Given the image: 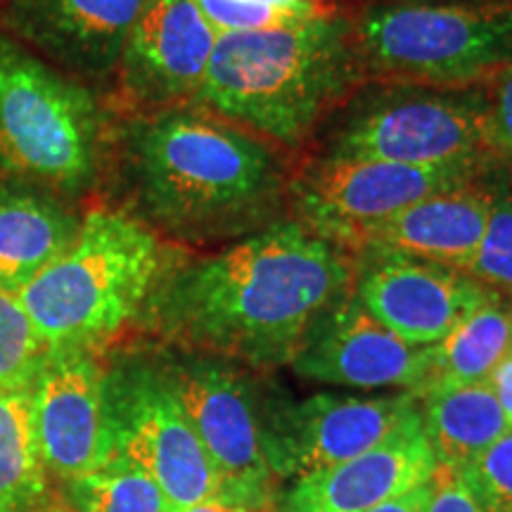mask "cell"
Returning a JSON list of instances; mask_svg holds the SVG:
<instances>
[{
	"instance_id": "6da1fadb",
	"label": "cell",
	"mask_w": 512,
	"mask_h": 512,
	"mask_svg": "<svg viewBox=\"0 0 512 512\" xmlns=\"http://www.w3.org/2000/svg\"><path fill=\"white\" fill-rule=\"evenodd\" d=\"M347 249L278 221L157 280L147 311L190 354L252 368L292 363L311 325L354 292Z\"/></svg>"
},
{
	"instance_id": "7a4b0ae2",
	"label": "cell",
	"mask_w": 512,
	"mask_h": 512,
	"mask_svg": "<svg viewBox=\"0 0 512 512\" xmlns=\"http://www.w3.org/2000/svg\"><path fill=\"white\" fill-rule=\"evenodd\" d=\"M126 174L140 214L192 245L273 226L290 197L266 140L202 110H166L128 124Z\"/></svg>"
},
{
	"instance_id": "3957f363",
	"label": "cell",
	"mask_w": 512,
	"mask_h": 512,
	"mask_svg": "<svg viewBox=\"0 0 512 512\" xmlns=\"http://www.w3.org/2000/svg\"><path fill=\"white\" fill-rule=\"evenodd\" d=\"M358 86L349 17L216 34L195 105L266 143L294 147Z\"/></svg>"
},
{
	"instance_id": "277c9868",
	"label": "cell",
	"mask_w": 512,
	"mask_h": 512,
	"mask_svg": "<svg viewBox=\"0 0 512 512\" xmlns=\"http://www.w3.org/2000/svg\"><path fill=\"white\" fill-rule=\"evenodd\" d=\"M164 271L162 242L147 223L93 209L74 245L17 297L50 351H95L147 304Z\"/></svg>"
},
{
	"instance_id": "5b68a950",
	"label": "cell",
	"mask_w": 512,
	"mask_h": 512,
	"mask_svg": "<svg viewBox=\"0 0 512 512\" xmlns=\"http://www.w3.org/2000/svg\"><path fill=\"white\" fill-rule=\"evenodd\" d=\"M349 41L358 83L472 88L512 64V0L363 5Z\"/></svg>"
},
{
	"instance_id": "8992f818",
	"label": "cell",
	"mask_w": 512,
	"mask_h": 512,
	"mask_svg": "<svg viewBox=\"0 0 512 512\" xmlns=\"http://www.w3.org/2000/svg\"><path fill=\"white\" fill-rule=\"evenodd\" d=\"M98 162L91 91L0 29V178L72 197L91 188Z\"/></svg>"
},
{
	"instance_id": "52a82bcc",
	"label": "cell",
	"mask_w": 512,
	"mask_h": 512,
	"mask_svg": "<svg viewBox=\"0 0 512 512\" xmlns=\"http://www.w3.org/2000/svg\"><path fill=\"white\" fill-rule=\"evenodd\" d=\"M351 105L325 145L330 159H375L420 169H496L477 88L382 86Z\"/></svg>"
},
{
	"instance_id": "ba28073f",
	"label": "cell",
	"mask_w": 512,
	"mask_h": 512,
	"mask_svg": "<svg viewBox=\"0 0 512 512\" xmlns=\"http://www.w3.org/2000/svg\"><path fill=\"white\" fill-rule=\"evenodd\" d=\"M112 451L147 472L169 512L219 498L221 484L162 368L128 361L105 370Z\"/></svg>"
},
{
	"instance_id": "9c48e42d",
	"label": "cell",
	"mask_w": 512,
	"mask_h": 512,
	"mask_svg": "<svg viewBox=\"0 0 512 512\" xmlns=\"http://www.w3.org/2000/svg\"><path fill=\"white\" fill-rule=\"evenodd\" d=\"M176 401L219 475V498L245 508H271L273 470L266 425L238 370L214 356L188 354L162 366Z\"/></svg>"
},
{
	"instance_id": "30bf717a",
	"label": "cell",
	"mask_w": 512,
	"mask_h": 512,
	"mask_svg": "<svg viewBox=\"0 0 512 512\" xmlns=\"http://www.w3.org/2000/svg\"><path fill=\"white\" fill-rule=\"evenodd\" d=\"M489 174L320 157L290 183L299 223L342 249H361L382 223L437 192Z\"/></svg>"
},
{
	"instance_id": "8fae6325",
	"label": "cell",
	"mask_w": 512,
	"mask_h": 512,
	"mask_svg": "<svg viewBox=\"0 0 512 512\" xmlns=\"http://www.w3.org/2000/svg\"><path fill=\"white\" fill-rule=\"evenodd\" d=\"M420 413L411 392L380 399L316 394L266 425L268 463L280 477L316 475L382 444Z\"/></svg>"
},
{
	"instance_id": "7c38bea8",
	"label": "cell",
	"mask_w": 512,
	"mask_h": 512,
	"mask_svg": "<svg viewBox=\"0 0 512 512\" xmlns=\"http://www.w3.org/2000/svg\"><path fill=\"white\" fill-rule=\"evenodd\" d=\"M354 294L370 316L413 347H432L498 292L456 268L392 252H358Z\"/></svg>"
},
{
	"instance_id": "4fadbf2b",
	"label": "cell",
	"mask_w": 512,
	"mask_h": 512,
	"mask_svg": "<svg viewBox=\"0 0 512 512\" xmlns=\"http://www.w3.org/2000/svg\"><path fill=\"white\" fill-rule=\"evenodd\" d=\"M214 43L195 0H147L117 64L121 95L147 114L195 105Z\"/></svg>"
},
{
	"instance_id": "5bb4252c",
	"label": "cell",
	"mask_w": 512,
	"mask_h": 512,
	"mask_svg": "<svg viewBox=\"0 0 512 512\" xmlns=\"http://www.w3.org/2000/svg\"><path fill=\"white\" fill-rule=\"evenodd\" d=\"M36 437L48 475L72 484L112 453L105 408V370L93 351H48L31 384Z\"/></svg>"
},
{
	"instance_id": "9a60e30c",
	"label": "cell",
	"mask_w": 512,
	"mask_h": 512,
	"mask_svg": "<svg viewBox=\"0 0 512 512\" xmlns=\"http://www.w3.org/2000/svg\"><path fill=\"white\" fill-rule=\"evenodd\" d=\"M292 368L342 387H406L418 396L430 373V347H413L370 316L351 292L311 325Z\"/></svg>"
},
{
	"instance_id": "2e32d148",
	"label": "cell",
	"mask_w": 512,
	"mask_h": 512,
	"mask_svg": "<svg viewBox=\"0 0 512 512\" xmlns=\"http://www.w3.org/2000/svg\"><path fill=\"white\" fill-rule=\"evenodd\" d=\"M147 0H5L0 29L67 76L117 72Z\"/></svg>"
},
{
	"instance_id": "e0dca14e",
	"label": "cell",
	"mask_w": 512,
	"mask_h": 512,
	"mask_svg": "<svg viewBox=\"0 0 512 512\" xmlns=\"http://www.w3.org/2000/svg\"><path fill=\"white\" fill-rule=\"evenodd\" d=\"M434 470L420 413L361 456L297 479L287 512H368L430 479Z\"/></svg>"
},
{
	"instance_id": "ac0fdd59",
	"label": "cell",
	"mask_w": 512,
	"mask_h": 512,
	"mask_svg": "<svg viewBox=\"0 0 512 512\" xmlns=\"http://www.w3.org/2000/svg\"><path fill=\"white\" fill-rule=\"evenodd\" d=\"M496 190L484 176L425 197L373 230L358 252L377 249L465 273L484 238Z\"/></svg>"
},
{
	"instance_id": "d6986e66",
	"label": "cell",
	"mask_w": 512,
	"mask_h": 512,
	"mask_svg": "<svg viewBox=\"0 0 512 512\" xmlns=\"http://www.w3.org/2000/svg\"><path fill=\"white\" fill-rule=\"evenodd\" d=\"M81 216L43 185L0 178V290L22 292L74 245Z\"/></svg>"
},
{
	"instance_id": "ffe728a7",
	"label": "cell",
	"mask_w": 512,
	"mask_h": 512,
	"mask_svg": "<svg viewBox=\"0 0 512 512\" xmlns=\"http://www.w3.org/2000/svg\"><path fill=\"white\" fill-rule=\"evenodd\" d=\"M422 430L439 467L460 472L510 430L489 382L434 389L422 396Z\"/></svg>"
},
{
	"instance_id": "44dd1931",
	"label": "cell",
	"mask_w": 512,
	"mask_h": 512,
	"mask_svg": "<svg viewBox=\"0 0 512 512\" xmlns=\"http://www.w3.org/2000/svg\"><path fill=\"white\" fill-rule=\"evenodd\" d=\"M510 349L512 304L503 302V294H494L441 342L432 344L430 373L418 399L434 389L486 382Z\"/></svg>"
},
{
	"instance_id": "7402d4cb",
	"label": "cell",
	"mask_w": 512,
	"mask_h": 512,
	"mask_svg": "<svg viewBox=\"0 0 512 512\" xmlns=\"http://www.w3.org/2000/svg\"><path fill=\"white\" fill-rule=\"evenodd\" d=\"M48 494L31 387L0 389V512H29Z\"/></svg>"
},
{
	"instance_id": "603a6c76",
	"label": "cell",
	"mask_w": 512,
	"mask_h": 512,
	"mask_svg": "<svg viewBox=\"0 0 512 512\" xmlns=\"http://www.w3.org/2000/svg\"><path fill=\"white\" fill-rule=\"evenodd\" d=\"M64 496L79 512H169L155 479L114 451L91 475L67 484Z\"/></svg>"
},
{
	"instance_id": "cb8c5ba5",
	"label": "cell",
	"mask_w": 512,
	"mask_h": 512,
	"mask_svg": "<svg viewBox=\"0 0 512 512\" xmlns=\"http://www.w3.org/2000/svg\"><path fill=\"white\" fill-rule=\"evenodd\" d=\"M48 351L17 294L0 290V389L31 387Z\"/></svg>"
},
{
	"instance_id": "d4e9b609",
	"label": "cell",
	"mask_w": 512,
	"mask_h": 512,
	"mask_svg": "<svg viewBox=\"0 0 512 512\" xmlns=\"http://www.w3.org/2000/svg\"><path fill=\"white\" fill-rule=\"evenodd\" d=\"M202 17L216 34H245L297 27L311 19L335 12L325 0H302V3H259V0H195Z\"/></svg>"
},
{
	"instance_id": "484cf974",
	"label": "cell",
	"mask_w": 512,
	"mask_h": 512,
	"mask_svg": "<svg viewBox=\"0 0 512 512\" xmlns=\"http://www.w3.org/2000/svg\"><path fill=\"white\" fill-rule=\"evenodd\" d=\"M465 273L491 292L512 297V192L501 185L491 204L484 238Z\"/></svg>"
},
{
	"instance_id": "4316f807",
	"label": "cell",
	"mask_w": 512,
	"mask_h": 512,
	"mask_svg": "<svg viewBox=\"0 0 512 512\" xmlns=\"http://www.w3.org/2000/svg\"><path fill=\"white\" fill-rule=\"evenodd\" d=\"M458 475L482 512H512V427Z\"/></svg>"
},
{
	"instance_id": "83f0119b",
	"label": "cell",
	"mask_w": 512,
	"mask_h": 512,
	"mask_svg": "<svg viewBox=\"0 0 512 512\" xmlns=\"http://www.w3.org/2000/svg\"><path fill=\"white\" fill-rule=\"evenodd\" d=\"M484 131L498 171L512 181V64L477 83Z\"/></svg>"
},
{
	"instance_id": "f1b7e54d",
	"label": "cell",
	"mask_w": 512,
	"mask_h": 512,
	"mask_svg": "<svg viewBox=\"0 0 512 512\" xmlns=\"http://www.w3.org/2000/svg\"><path fill=\"white\" fill-rule=\"evenodd\" d=\"M427 512H482L458 472L439 467L434 470V494Z\"/></svg>"
},
{
	"instance_id": "f546056e",
	"label": "cell",
	"mask_w": 512,
	"mask_h": 512,
	"mask_svg": "<svg viewBox=\"0 0 512 512\" xmlns=\"http://www.w3.org/2000/svg\"><path fill=\"white\" fill-rule=\"evenodd\" d=\"M432 494H434V475L430 479H425V482H420L418 486H413V489L403 491V494L375 505V508L368 512H427L432 503Z\"/></svg>"
},
{
	"instance_id": "4dcf8cb0",
	"label": "cell",
	"mask_w": 512,
	"mask_h": 512,
	"mask_svg": "<svg viewBox=\"0 0 512 512\" xmlns=\"http://www.w3.org/2000/svg\"><path fill=\"white\" fill-rule=\"evenodd\" d=\"M489 387L494 389L498 403H501L505 418H508L512 427V349L505 354V358L494 368V373L489 375Z\"/></svg>"
},
{
	"instance_id": "1f68e13d",
	"label": "cell",
	"mask_w": 512,
	"mask_h": 512,
	"mask_svg": "<svg viewBox=\"0 0 512 512\" xmlns=\"http://www.w3.org/2000/svg\"><path fill=\"white\" fill-rule=\"evenodd\" d=\"M266 510H271V508L252 510V508H245V505L223 501V498H209V501L195 503V505H190V508H185L181 512H266Z\"/></svg>"
},
{
	"instance_id": "d6a6232c",
	"label": "cell",
	"mask_w": 512,
	"mask_h": 512,
	"mask_svg": "<svg viewBox=\"0 0 512 512\" xmlns=\"http://www.w3.org/2000/svg\"><path fill=\"white\" fill-rule=\"evenodd\" d=\"M29 512H79V510H76L74 505L67 501V496L64 494H53V491H50V494Z\"/></svg>"
},
{
	"instance_id": "836d02e7",
	"label": "cell",
	"mask_w": 512,
	"mask_h": 512,
	"mask_svg": "<svg viewBox=\"0 0 512 512\" xmlns=\"http://www.w3.org/2000/svg\"><path fill=\"white\" fill-rule=\"evenodd\" d=\"M425 3H458V0H368V5H425Z\"/></svg>"
},
{
	"instance_id": "e575fe53",
	"label": "cell",
	"mask_w": 512,
	"mask_h": 512,
	"mask_svg": "<svg viewBox=\"0 0 512 512\" xmlns=\"http://www.w3.org/2000/svg\"><path fill=\"white\" fill-rule=\"evenodd\" d=\"M259 3H266V0H259Z\"/></svg>"
},
{
	"instance_id": "d590c367",
	"label": "cell",
	"mask_w": 512,
	"mask_h": 512,
	"mask_svg": "<svg viewBox=\"0 0 512 512\" xmlns=\"http://www.w3.org/2000/svg\"><path fill=\"white\" fill-rule=\"evenodd\" d=\"M266 512H273V510H266Z\"/></svg>"
}]
</instances>
